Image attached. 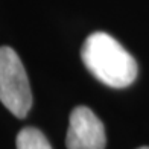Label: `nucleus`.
<instances>
[{
	"label": "nucleus",
	"mask_w": 149,
	"mask_h": 149,
	"mask_svg": "<svg viewBox=\"0 0 149 149\" xmlns=\"http://www.w3.org/2000/svg\"><path fill=\"white\" fill-rule=\"evenodd\" d=\"M81 58L94 78L113 88H125L137 78V63L132 55L105 32L87 37Z\"/></svg>",
	"instance_id": "f257e3e1"
},
{
	"label": "nucleus",
	"mask_w": 149,
	"mask_h": 149,
	"mask_svg": "<svg viewBox=\"0 0 149 149\" xmlns=\"http://www.w3.org/2000/svg\"><path fill=\"white\" fill-rule=\"evenodd\" d=\"M0 102L23 119L32 107V91L24 65L14 49L0 47Z\"/></svg>",
	"instance_id": "f03ea898"
},
{
	"label": "nucleus",
	"mask_w": 149,
	"mask_h": 149,
	"mask_svg": "<svg viewBox=\"0 0 149 149\" xmlns=\"http://www.w3.org/2000/svg\"><path fill=\"white\" fill-rule=\"evenodd\" d=\"M104 123L88 107H76L70 114L67 131V149H105Z\"/></svg>",
	"instance_id": "7ed1b4c3"
},
{
	"label": "nucleus",
	"mask_w": 149,
	"mask_h": 149,
	"mask_svg": "<svg viewBox=\"0 0 149 149\" xmlns=\"http://www.w3.org/2000/svg\"><path fill=\"white\" fill-rule=\"evenodd\" d=\"M17 149H52V146L40 130L28 126L17 135Z\"/></svg>",
	"instance_id": "20e7f679"
},
{
	"label": "nucleus",
	"mask_w": 149,
	"mask_h": 149,
	"mask_svg": "<svg viewBox=\"0 0 149 149\" xmlns=\"http://www.w3.org/2000/svg\"><path fill=\"white\" fill-rule=\"evenodd\" d=\"M139 149H149V146H141V148H139Z\"/></svg>",
	"instance_id": "39448f33"
}]
</instances>
